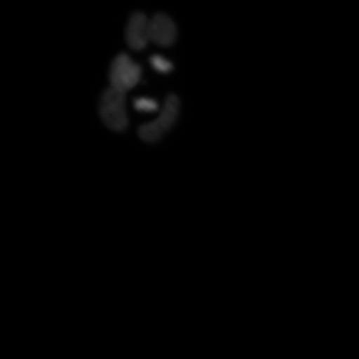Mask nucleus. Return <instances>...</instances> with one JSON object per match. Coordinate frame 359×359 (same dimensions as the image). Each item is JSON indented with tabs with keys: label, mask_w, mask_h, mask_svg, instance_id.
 Segmentation results:
<instances>
[{
	"label": "nucleus",
	"mask_w": 359,
	"mask_h": 359,
	"mask_svg": "<svg viewBox=\"0 0 359 359\" xmlns=\"http://www.w3.org/2000/svg\"><path fill=\"white\" fill-rule=\"evenodd\" d=\"M125 93L112 87L102 93L100 114L103 123L114 132H123L128 120L125 107Z\"/></svg>",
	"instance_id": "obj_1"
},
{
	"label": "nucleus",
	"mask_w": 359,
	"mask_h": 359,
	"mask_svg": "<svg viewBox=\"0 0 359 359\" xmlns=\"http://www.w3.org/2000/svg\"><path fill=\"white\" fill-rule=\"evenodd\" d=\"M180 111L179 98L170 94L165 100L164 107L158 118L154 122L141 126L138 130L139 137L147 142L160 140L165 133L173 127L178 118Z\"/></svg>",
	"instance_id": "obj_2"
},
{
	"label": "nucleus",
	"mask_w": 359,
	"mask_h": 359,
	"mask_svg": "<svg viewBox=\"0 0 359 359\" xmlns=\"http://www.w3.org/2000/svg\"><path fill=\"white\" fill-rule=\"evenodd\" d=\"M141 75V66L134 62L127 53H120L110 66L111 87L126 93L136 86Z\"/></svg>",
	"instance_id": "obj_3"
},
{
	"label": "nucleus",
	"mask_w": 359,
	"mask_h": 359,
	"mask_svg": "<svg viewBox=\"0 0 359 359\" xmlns=\"http://www.w3.org/2000/svg\"><path fill=\"white\" fill-rule=\"evenodd\" d=\"M150 40V20L144 13H133L126 29V41L134 50H142Z\"/></svg>",
	"instance_id": "obj_4"
},
{
	"label": "nucleus",
	"mask_w": 359,
	"mask_h": 359,
	"mask_svg": "<svg viewBox=\"0 0 359 359\" xmlns=\"http://www.w3.org/2000/svg\"><path fill=\"white\" fill-rule=\"evenodd\" d=\"M176 25L169 16L157 13L150 20V40L161 47H169L176 41Z\"/></svg>",
	"instance_id": "obj_5"
},
{
	"label": "nucleus",
	"mask_w": 359,
	"mask_h": 359,
	"mask_svg": "<svg viewBox=\"0 0 359 359\" xmlns=\"http://www.w3.org/2000/svg\"><path fill=\"white\" fill-rule=\"evenodd\" d=\"M150 62L152 67L159 73L168 74L173 69L172 62L161 55H152L150 57Z\"/></svg>",
	"instance_id": "obj_6"
},
{
	"label": "nucleus",
	"mask_w": 359,
	"mask_h": 359,
	"mask_svg": "<svg viewBox=\"0 0 359 359\" xmlns=\"http://www.w3.org/2000/svg\"><path fill=\"white\" fill-rule=\"evenodd\" d=\"M134 107L138 111L151 112L158 109V104L154 100L139 97L134 100Z\"/></svg>",
	"instance_id": "obj_7"
}]
</instances>
